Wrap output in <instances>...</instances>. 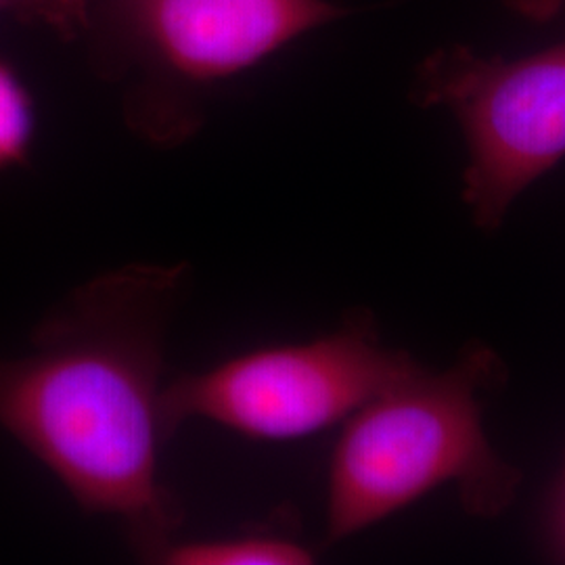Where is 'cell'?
Here are the masks:
<instances>
[{
  "mask_svg": "<svg viewBox=\"0 0 565 565\" xmlns=\"http://www.w3.org/2000/svg\"><path fill=\"white\" fill-rule=\"evenodd\" d=\"M186 264L135 263L74 289L21 356L0 354V431L86 513L121 524L149 562L179 541L184 509L162 480L166 342Z\"/></svg>",
  "mask_w": 565,
  "mask_h": 565,
  "instance_id": "cell-1",
  "label": "cell"
},
{
  "mask_svg": "<svg viewBox=\"0 0 565 565\" xmlns=\"http://www.w3.org/2000/svg\"><path fill=\"white\" fill-rule=\"evenodd\" d=\"M329 0H137L135 21L163 63L189 81H223L338 20Z\"/></svg>",
  "mask_w": 565,
  "mask_h": 565,
  "instance_id": "cell-5",
  "label": "cell"
},
{
  "mask_svg": "<svg viewBox=\"0 0 565 565\" xmlns=\"http://www.w3.org/2000/svg\"><path fill=\"white\" fill-rule=\"evenodd\" d=\"M34 103L18 74L0 63V172L28 160L34 141Z\"/></svg>",
  "mask_w": 565,
  "mask_h": 565,
  "instance_id": "cell-7",
  "label": "cell"
},
{
  "mask_svg": "<svg viewBox=\"0 0 565 565\" xmlns=\"http://www.w3.org/2000/svg\"><path fill=\"white\" fill-rule=\"evenodd\" d=\"M419 369L361 324L310 342L264 345L163 385L168 438L210 422L258 443H291L343 424Z\"/></svg>",
  "mask_w": 565,
  "mask_h": 565,
  "instance_id": "cell-3",
  "label": "cell"
},
{
  "mask_svg": "<svg viewBox=\"0 0 565 565\" xmlns=\"http://www.w3.org/2000/svg\"><path fill=\"white\" fill-rule=\"evenodd\" d=\"M484 356L446 373L422 366L343 422L329 465L327 541L340 543L427 492L455 482L480 513L497 511L515 484L488 445L476 401Z\"/></svg>",
  "mask_w": 565,
  "mask_h": 565,
  "instance_id": "cell-2",
  "label": "cell"
},
{
  "mask_svg": "<svg viewBox=\"0 0 565 565\" xmlns=\"http://www.w3.org/2000/svg\"><path fill=\"white\" fill-rule=\"evenodd\" d=\"M417 97L445 105L463 128L465 202L497 226L525 189L565 158V39L509 61L448 46L425 61Z\"/></svg>",
  "mask_w": 565,
  "mask_h": 565,
  "instance_id": "cell-4",
  "label": "cell"
},
{
  "mask_svg": "<svg viewBox=\"0 0 565 565\" xmlns=\"http://www.w3.org/2000/svg\"><path fill=\"white\" fill-rule=\"evenodd\" d=\"M312 562V553L300 541L264 530L223 539H179L158 559V564L168 565H306Z\"/></svg>",
  "mask_w": 565,
  "mask_h": 565,
  "instance_id": "cell-6",
  "label": "cell"
},
{
  "mask_svg": "<svg viewBox=\"0 0 565 565\" xmlns=\"http://www.w3.org/2000/svg\"><path fill=\"white\" fill-rule=\"evenodd\" d=\"M25 2H28V0H0V11H2V9H9V7H18V9L23 11Z\"/></svg>",
  "mask_w": 565,
  "mask_h": 565,
  "instance_id": "cell-9",
  "label": "cell"
},
{
  "mask_svg": "<svg viewBox=\"0 0 565 565\" xmlns=\"http://www.w3.org/2000/svg\"><path fill=\"white\" fill-rule=\"evenodd\" d=\"M518 13L527 20H551L564 4L565 0H505Z\"/></svg>",
  "mask_w": 565,
  "mask_h": 565,
  "instance_id": "cell-8",
  "label": "cell"
}]
</instances>
